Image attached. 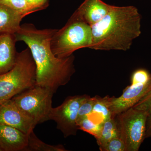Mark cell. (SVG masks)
I'll return each mask as SVG.
<instances>
[{
  "label": "cell",
  "mask_w": 151,
  "mask_h": 151,
  "mask_svg": "<svg viewBox=\"0 0 151 151\" xmlns=\"http://www.w3.org/2000/svg\"><path fill=\"white\" fill-rule=\"evenodd\" d=\"M92 41V26L75 11L63 27L56 29L50 41V47L55 56L64 58L80 49L90 48Z\"/></svg>",
  "instance_id": "cell-3"
},
{
  "label": "cell",
  "mask_w": 151,
  "mask_h": 151,
  "mask_svg": "<svg viewBox=\"0 0 151 151\" xmlns=\"http://www.w3.org/2000/svg\"><path fill=\"white\" fill-rule=\"evenodd\" d=\"M110 96L104 97L97 96V100L93 107L92 113L87 116L93 122L103 124L105 121L112 117L110 108Z\"/></svg>",
  "instance_id": "cell-14"
},
{
  "label": "cell",
  "mask_w": 151,
  "mask_h": 151,
  "mask_svg": "<svg viewBox=\"0 0 151 151\" xmlns=\"http://www.w3.org/2000/svg\"><path fill=\"white\" fill-rule=\"evenodd\" d=\"M0 3L8 6L25 17L34 12L25 0H0Z\"/></svg>",
  "instance_id": "cell-18"
},
{
  "label": "cell",
  "mask_w": 151,
  "mask_h": 151,
  "mask_svg": "<svg viewBox=\"0 0 151 151\" xmlns=\"http://www.w3.org/2000/svg\"><path fill=\"white\" fill-rule=\"evenodd\" d=\"M28 134L0 123V147L3 151H26Z\"/></svg>",
  "instance_id": "cell-10"
},
{
  "label": "cell",
  "mask_w": 151,
  "mask_h": 151,
  "mask_svg": "<svg viewBox=\"0 0 151 151\" xmlns=\"http://www.w3.org/2000/svg\"><path fill=\"white\" fill-rule=\"evenodd\" d=\"M36 65L29 49L18 52L16 63L9 71L0 74V104L33 87Z\"/></svg>",
  "instance_id": "cell-4"
},
{
  "label": "cell",
  "mask_w": 151,
  "mask_h": 151,
  "mask_svg": "<svg viewBox=\"0 0 151 151\" xmlns=\"http://www.w3.org/2000/svg\"><path fill=\"white\" fill-rule=\"evenodd\" d=\"M56 29H37L32 24L21 25L15 34L17 41H22L29 49L36 65L35 85L46 87L55 93L70 81L75 72L74 55L57 57L50 47Z\"/></svg>",
  "instance_id": "cell-1"
},
{
  "label": "cell",
  "mask_w": 151,
  "mask_h": 151,
  "mask_svg": "<svg viewBox=\"0 0 151 151\" xmlns=\"http://www.w3.org/2000/svg\"><path fill=\"white\" fill-rule=\"evenodd\" d=\"M88 95H75L67 97L62 104L52 108L49 119L55 122L58 129L65 138L76 135L78 129L77 119L78 110Z\"/></svg>",
  "instance_id": "cell-7"
},
{
  "label": "cell",
  "mask_w": 151,
  "mask_h": 151,
  "mask_svg": "<svg viewBox=\"0 0 151 151\" xmlns=\"http://www.w3.org/2000/svg\"><path fill=\"white\" fill-rule=\"evenodd\" d=\"M119 137L116 117H112L102 124L100 135L96 139L98 146L105 144L113 138Z\"/></svg>",
  "instance_id": "cell-15"
},
{
  "label": "cell",
  "mask_w": 151,
  "mask_h": 151,
  "mask_svg": "<svg viewBox=\"0 0 151 151\" xmlns=\"http://www.w3.org/2000/svg\"><path fill=\"white\" fill-rule=\"evenodd\" d=\"M17 42L14 34L0 35V74L8 72L15 65Z\"/></svg>",
  "instance_id": "cell-12"
},
{
  "label": "cell",
  "mask_w": 151,
  "mask_h": 151,
  "mask_svg": "<svg viewBox=\"0 0 151 151\" xmlns=\"http://www.w3.org/2000/svg\"><path fill=\"white\" fill-rule=\"evenodd\" d=\"M149 115L132 108L116 116L119 137L124 142L126 151H138L146 139V125Z\"/></svg>",
  "instance_id": "cell-5"
},
{
  "label": "cell",
  "mask_w": 151,
  "mask_h": 151,
  "mask_svg": "<svg viewBox=\"0 0 151 151\" xmlns=\"http://www.w3.org/2000/svg\"><path fill=\"white\" fill-rule=\"evenodd\" d=\"M54 92L46 87L35 85L12 98L14 102L36 122L41 124L49 120Z\"/></svg>",
  "instance_id": "cell-6"
},
{
  "label": "cell",
  "mask_w": 151,
  "mask_h": 151,
  "mask_svg": "<svg viewBox=\"0 0 151 151\" xmlns=\"http://www.w3.org/2000/svg\"><path fill=\"white\" fill-rule=\"evenodd\" d=\"M140 14L134 6H113L102 19L92 26L90 49L127 51L141 34Z\"/></svg>",
  "instance_id": "cell-2"
},
{
  "label": "cell",
  "mask_w": 151,
  "mask_h": 151,
  "mask_svg": "<svg viewBox=\"0 0 151 151\" xmlns=\"http://www.w3.org/2000/svg\"><path fill=\"white\" fill-rule=\"evenodd\" d=\"M0 151H3L2 150V149H1V147H0Z\"/></svg>",
  "instance_id": "cell-24"
},
{
  "label": "cell",
  "mask_w": 151,
  "mask_h": 151,
  "mask_svg": "<svg viewBox=\"0 0 151 151\" xmlns=\"http://www.w3.org/2000/svg\"><path fill=\"white\" fill-rule=\"evenodd\" d=\"M112 7L113 5L102 0H84L76 12L82 19L92 26L102 19Z\"/></svg>",
  "instance_id": "cell-11"
},
{
  "label": "cell",
  "mask_w": 151,
  "mask_h": 151,
  "mask_svg": "<svg viewBox=\"0 0 151 151\" xmlns=\"http://www.w3.org/2000/svg\"><path fill=\"white\" fill-rule=\"evenodd\" d=\"M133 108L145 111L149 115H151V90Z\"/></svg>",
  "instance_id": "cell-21"
},
{
  "label": "cell",
  "mask_w": 151,
  "mask_h": 151,
  "mask_svg": "<svg viewBox=\"0 0 151 151\" xmlns=\"http://www.w3.org/2000/svg\"><path fill=\"white\" fill-rule=\"evenodd\" d=\"M77 125L79 130L90 134L96 139L100 135L102 126V124L93 122L87 116L78 122Z\"/></svg>",
  "instance_id": "cell-17"
},
{
  "label": "cell",
  "mask_w": 151,
  "mask_h": 151,
  "mask_svg": "<svg viewBox=\"0 0 151 151\" xmlns=\"http://www.w3.org/2000/svg\"><path fill=\"white\" fill-rule=\"evenodd\" d=\"M120 97H110V108L112 117L132 108L151 90V78L146 82L131 81Z\"/></svg>",
  "instance_id": "cell-8"
},
{
  "label": "cell",
  "mask_w": 151,
  "mask_h": 151,
  "mask_svg": "<svg viewBox=\"0 0 151 151\" xmlns=\"http://www.w3.org/2000/svg\"><path fill=\"white\" fill-rule=\"evenodd\" d=\"M24 15L0 3V35L15 34L19 29Z\"/></svg>",
  "instance_id": "cell-13"
},
{
  "label": "cell",
  "mask_w": 151,
  "mask_h": 151,
  "mask_svg": "<svg viewBox=\"0 0 151 151\" xmlns=\"http://www.w3.org/2000/svg\"><path fill=\"white\" fill-rule=\"evenodd\" d=\"M28 145L26 151H67L61 145H48L40 139L32 131L28 134Z\"/></svg>",
  "instance_id": "cell-16"
},
{
  "label": "cell",
  "mask_w": 151,
  "mask_h": 151,
  "mask_svg": "<svg viewBox=\"0 0 151 151\" xmlns=\"http://www.w3.org/2000/svg\"><path fill=\"white\" fill-rule=\"evenodd\" d=\"M0 123L14 127L27 134L33 131L37 125L12 99L0 104Z\"/></svg>",
  "instance_id": "cell-9"
},
{
  "label": "cell",
  "mask_w": 151,
  "mask_h": 151,
  "mask_svg": "<svg viewBox=\"0 0 151 151\" xmlns=\"http://www.w3.org/2000/svg\"><path fill=\"white\" fill-rule=\"evenodd\" d=\"M151 138V115L147 117L146 125V139Z\"/></svg>",
  "instance_id": "cell-23"
},
{
  "label": "cell",
  "mask_w": 151,
  "mask_h": 151,
  "mask_svg": "<svg viewBox=\"0 0 151 151\" xmlns=\"http://www.w3.org/2000/svg\"><path fill=\"white\" fill-rule=\"evenodd\" d=\"M97 100V96L91 97L89 95L81 103L78 111L77 123L81 119L87 117L92 113V109Z\"/></svg>",
  "instance_id": "cell-19"
},
{
  "label": "cell",
  "mask_w": 151,
  "mask_h": 151,
  "mask_svg": "<svg viewBox=\"0 0 151 151\" xmlns=\"http://www.w3.org/2000/svg\"><path fill=\"white\" fill-rule=\"evenodd\" d=\"M34 12L46 9L49 5L50 0H25Z\"/></svg>",
  "instance_id": "cell-22"
},
{
  "label": "cell",
  "mask_w": 151,
  "mask_h": 151,
  "mask_svg": "<svg viewBox=\"0 0 151 151\" xmlns=\"http://www.w3.org/2000/svg\"><path fill=\"white\" fill-rule=\"evenodd\" d=\"M101 151H126L123 141L119 137L113 138L99 146Z\"/></svg>",
  "instance_id": "cell-20"
}]
</instances>
